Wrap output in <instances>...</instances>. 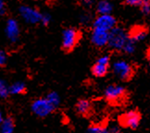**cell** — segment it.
Instances as JSON below:
<instances>
[{"instance_id":"obj_18","label":"cell","mask_w":150,"mask_h":133,"mask_svg":"<svg viewBox=\"0 0 150 133\" xmlns=\"http://www.w3.org/2000/svg\"><path fill=\"white\" fill-rule=\"evenodd\" d=\"M47 99L56 108L59 106V103H60V97L59 95V94H57L56 91H51L49 92V94L47 95Z\"/></svg>"},{"instance_id":"obj_21","label":"cell","mask_w":150,"mask_h":133,"mask_svg":"<svg viewBox=\"0 0 150 133\" xmlns=\"http://www.w3.org/2000/svg\"><path fill=\"white\" fill-rule=\"evenodd\" d=\"M141 12L145 16L150 15V0H143V2L140 6Z\"/></svg>"},{"instance_id":"obj_19","label":"cell","mask_w":150,"mask_h":133,"mask_svg":"<svg viewBox=\"0 0 150 133\" xmlns=\"http://www.w3.org/2000/svg\"><path fill=\"white\" fill-rule=\"evenodd\" d=\"M135 48H136V43L129 38V40L127 41V43L124 45L122 52H124L126 54H134L135 51Z\"/></svg>"},{"instance_id":"obj_4","label":"cell","mask_w":150,"mask_h":133,"mask_svg":"<svg viewBox=\"0 0 150 133\" xmlns=\"http://www.w3.org/2000/svg\"><path fill=\"white\" fill-rule=\"evenodd\" d=\"M112 70L115 76L122 82H129L135 74V68L125 60H117L113 63Z\"/></svg>"},{"instance_id":"obj_12","label":"cell","mask_w":150,"mask_h":133,"mask_svg":"<svg viewBox=\"0 0 150 133\" xmlns=\"http://www.w3.org/2000/svg\"><path fill=\"white\" fill-rule=\"evenodd\" d=\"M148 34V29L143 25H135L130 29L128 32L129 38L132 39L135 43L143 41Z\"/></svg>"},{"instance_id":"obj_17","label":"cell","mask_w":150,"mask_h":133,"mask_svg":"<svg viewBox=\"0 0 150 133\" xmlns=\"http://www.w3.org/2000/svg\"><path fill=\"white\" fill-rule=\"evenodd\" d=\"M108 127L104 124H93L89 126L87 133H107Z\"/></svg>"},{"instance_id":"obj_22","label":"cell","mask_w":150,"mask_h":133,"mask_svg":"<svg viewBox=\"0 0 150 133\" xmlns=\"http://www.w3.org/2000/svg\"><path fill=\"white\" fill-rule=\"evenodd\" d=\"M143 0H124V4L129 7H140Z\"/></svg>"},{"instance_id":"obj_15","label":"cell","mask_w":150,"mask_h":133,"mask_svg":"<svg viewBox=\"0 0 150 133\" xmlns=\"http://www.w3.org/2000/svg\"><path fill=\"white\" fill-rule=\"evenodd\" d=\"M113 10V4L109 0H100L96 5V11L99 15L111 14Z\"/></svg>"},{"instance_id":"obj_5","label":"cell","mask_w":150,"mask_h":133,"mask_svg":"<svg viewBox=\"0 0 150 133\" xmlns=\"http://www.w3.org/2000/svg\"><path fill=\"white\" fill-rule=\"evenodd\" d=\"M32 112L38 118H47L55 111L56 107L47 99V98H38L35 99L31 106Z\"/></svg>"},{"instance_id":"obj_14","label":"cell","mask_w":150,"mask_h":133,"mask_svg":"<svg viewBox=\"0 0 150 133\" xmlns=\"http://www.w3.org/2000/svg\"><path fill=\"white\" fill-rule=\"evenodd\" d=\"M15 129L14 118L10 115L4 118L3 121L0 124V133H13Z\"/></svg>"},{"instance_id":"obj_30","label":"cell","mask_w":150,"mask_h":133,"mask_svg":"<svg viewBox=\"0 0 150 133\" xmlns=\"http://www.w3.org/2000/svg\"><path fill=\"white\" fill-rule=\"evenodd\" d=\"M4 115H3V112H2V108H1V106H0V124H1V122L3 121V119H4Z\"/></svg>"},{"instance_id":"obj_7","label":"cell","mask_w":150,"mask_h":133,"mask_svg":"<svg viewBox=\"0 0 150 133\" xmlns=\"http://www.w3.org/2000/svg\"><path fill=\"white\" fill-rule=\"evenodd\" d=\"M109 65H110V56L108 55H103L99 56L91 68L93 76L96 78L105 77L108 72Z\"/></svg>"},{"instance_id":"obj_25","label":"cell","mask_w":150,"mask_h":133,"mask_svg":"<svg viewBox=\"0 0 150 133\" xmlns=\"http://www.w3.org/2000/svg\"><path fill=\"white\" fill-rule=\"evenodd\" d=\"M7 55L4 51L0 50V67H2L4 65H6V63H7Z\"/></svg>"},{"instance_id":"obj_13","label":"cell","mask_w":150,"mask_h":133,"mask_svg":"<svg viewBox=\"0 0 150 133\" xmlns=\"http://www.w3.org/2000/svg\"><path fill=\"white\" fill-rule=\"evenodd\" d=\"M76 112L82 117H88L92 113V103L87 99H80L75 106Z\"/></svg>"},{"instance_id":"obj_1","label":"cell","mask_w":150,"mask_h":133,"mask_svg":"<svg viewBox=\"0 0 150 133\" xmlns=\"http://www.w3.org/2000/svg\"><path fill=\"white\" fill-rule=\"evenodd\" d=\"M105 99L111 106H122L128 100V91L122 85H108L104 92Z\"/></svg>"},{"instance_id":"obj_8","label":"cell","mask_w":150,"mask_h":133,"mask_svg":"<svg viewBox=\"0 0 150 133\" xmlns=\"http://www.w3.org/2000/svg\"><path fill=\"white\" fill-rule=\"evenodd\" d=\"M117 26V20L111 14L98 15L93 21V28L104 31H111Z\"/></svg>"},{"instance_id":"obj_29","label":"cell","mask_w":150,"mask_h":133,"mask_svg":"<svg viewBox=\"0 0 150 133\" xmlns=\"http://www.w3.org/2000/svg\"><path fill=\"white\" fill-rule=\"evenodd\" d=\"M146 59H147V62L149 63L150 65V45L148 46V48L146 50Z\"/></svg>"},{"instance_id":"obj_27","label":"cell","mask_w":150,"mask_h":133,"mask_svg":"<svg viewBox=\"0 0 150 133\" xmlns=\"http://www.w3.org/2000/svg\"><path fill=\"white\" fill-rule=\"evenodd\" d=\"M81 2L82 4L84 6V7H91V6H93L94 3H95V0H81Z\"/></svg>"},{"instance_id":"obj_28","label":"cell","mask_w":150,"mask_h":133,"mask_svg":"<svg viewBox=\"0 0 150 133\" xmlns=\"http://www.w3.org/2000/svg\"><path fill=\"white\" fill-rule=\"evenodd\" d=\"M5 13V5H4V1L0 2V16L4 15Z\"/></svg>"},{"instance_id":"obj_11","label":"cell","mask_w":150,"mask_h":133,"mask_svg":"<svg viewBox=\"0 0 150 133\" xmlns=\"http://www.w3.org/2000/svg\"><path fill=\"white\" fill-rule=\"evenodd\" d=\"M5 32L6 36L11 43H16L20 37V26L18 21L14 19H9L6 23Z\"/></svg>"},{"instance_id":"obj_26","label":"cell","mask_w":150,"mask_h":133,"mask_svg":"<svg viewBox=\"0 0 150 133\" xmlns=\"http://www.w3.org/2000/svg\"><path fill=\"white\" fill-rule=\"evenodd\" d=\"M107 133H120V129L117 126H112V127H110V128H108V127Z\"/></svg>"},{"instance_id":"obj_20","label":"cell","mask_w":150,"mask_h":133,"mask_svg":"<svg viewBox=\"0 0 150 133\" xmlns=\"http://www.w3.org/2000/svg\"><path fill=\"white\" fill-rule=\"evenodd\" d=\"M8 95H9L8 87L5 83L4 80H0V98L5 99V98H8Z\"/></svg>"},{"instance_id":"obj_24","label":"cell","mask_w":150,"mask_h":133,"mask_svg":"<svg viewBox=\"0 0 150 133\" xmlns=\"http://www.w3.org/2000/svg\"><path fill=\"white\" fill-rule=\"evenodd\" d=\"M91 21V16L90 14H87V13H85V14H83L82 16H81V23L82 24H88V23Z\"/></svg>"},{"instance_id":"obj_9","label":"cell","mask_w":150,"mask_h":133,"mask_svg":"<svg viewBox=\"0 0 150 133\" xmlns=\"http://www.w3.org/2000/svg\"><path fill=\"white\" fill-rule=\"evenodd\" d=\"M20 15L27 23L30 24H36L41 21L42 13L39 10L28 7V6H21L19 9Z\"/></svg>"},{"instance_id":"obj_3","label":"cell","mask_w":150,"mask_h":133,"mask_svg":"<svg viewBox=\"0 0 150 133\" xmlns=\"http://www.w3.org/2000/svg\"><path fill=\"white\" fill-rule=\"evenodd\" d=\"M142 120V115L137 109H131L118 118V123L120 128L129 129H136L140 125Z\"/></svg>"},{"instance_id":"obj_16","label":"cell","mask_w":150,"mask_h":133,"mask_svg":"<svg viewBox=\"0 0 150 133\" xmlns=\"http://www.w3.org/2000/svg\"><path fill=\"white\" fill-rule=\"evenodd\" d=\"M9 94H24L26 91V86L23 82H17L11 84L8 87Z\"/></svg>"},{"instance_id":"obj_10","label":"cell","mask_w":150,"mask_h":133,"mask_svg":"<svg viewBox=\"0 0 150 133\" xmlns=\"http://www.w3.org/2000/svg\"><path fill=\"white\" fill-rule=\"evenodd\" d=\"M109 32L99 30V29H93L91 34V42L95 46L98 48L105 47L108 44Z\"/></svg>"},{"instance_id":"obj_2","label":"cell","mask_w":150,"mask_h":133,"mask_svg":"<svg viewBox=\"0 0 150 133\" xmlns=\"http://www.w3.org/2000/svg\"><path fill=\"white\" fill-rule=\"evenodd\" d=\"M128 40V32H126L122 27L116 26L111 31H109L108 46L115 51H122L124 45Z\"/></svg>"},{"instance_id":"obj_6","label":"cell","mask_w":150,"mask_h":133,"mask_svg":"<svg viewBox=\"0 0 150 133\" xmlns=\"http://www.w3.org/2000/svg\"><path fill=\"white\" fill-rule=\"evenodd\" d=\"M81 33L75 28L65 29L62 32V47L66 51H71L80 40Z\"/></svg>"},{"instance_id":"obj_31","label":"cell","mask_w":150,"mask_h":133,"mask_svg":"<svg viewBox=\"0 0 150 133\" xmlns=\"http://www.w3.org/2000/svg\"><path fill=\"white\" fill-rule=\"evenodd\" d=\"M0 2H3V0H0Z\"/></svg>"},{"instance_id":"obj_23","label":"cell","mask_w":150,"mask_h":133,"mask_svg":"<svg viewBox=\"0 0 150 133\" xmlns=\"http://www.w3.org/2000/svg\"><path fill=\"white\" fill-rule=\"evenodd\" d=\"M51 20V16L48 14V13H45V14H42V17H41V22L42 24L44 25H48L49 22Z\"/></svg>"}]
</instances>
